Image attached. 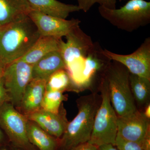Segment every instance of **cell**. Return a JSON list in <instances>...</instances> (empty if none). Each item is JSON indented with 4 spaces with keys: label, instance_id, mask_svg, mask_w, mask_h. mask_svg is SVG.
Returning a JSON list of instances; mask_svg holds the SVG:
<instances>
[{
    "label": "cell",
    "instance_id": "obj_1",
    "mask_svg": "<svg viewBox=\"0 0 150 150\" xmlns=\"http://www.w3.org/2000/svg\"><path fill=\"white\" fill-rule=\"evenodd\" d=\"M40 35L28 16L1 26L0 30V62L6 66L24 56Z\"/></svg>",
    "mask_w": 150,
    "mask_h": 150
},
{
    "label": "cell",
    "instance_id": "obj_2",
    "mask_svg": "<svg viewBox=\"0 0 150 150\" xmlns=\"http://www.w3.org/2000/svg\"><path fill=\"white\" fill-rule=\"evenodd\" d=\"M96 93L81 96L77 100L79 112L67 124L64 134L59 139L58 147L61 150H69L90 139L97 109L100 103Z\"/></svg>",
    "mask_w": 150,
    "mask_h": 150
},
{
    "label": "cell",
    "instance_id": "obj_3",
    "mask_svg": "<svg viewBox=\"0 0 150 150\" xmlns=\"http://www.w3.org/2000/svg\"><path fill=\"white\" fill-rule=\"evenodd\" d=\"M129 70L112 61L102 75L107 84L110 101L118 116L129 115L137 110L129 83Z\"/></svg>",
    "mask_w": 150,
    "mask_h": 150
},
{
    "label": "cell",
    "instance_id": "obj_4",
    "mask_svg": "<svg viewBox=\"0 0 150 150\" xmlns=\"http://www.w3.org/2000/svg\"><path fill=\"white\" fill-rule=\"evenodd\" d=\"M100 14L118 29L131 32L150 23V2L129 0L119 9L99 6Z\"/></svg>",
    "mask_w": 150,
    "mask_h": 150
},
{
    "label": "cell",
    "instance_id": "obj_5",
    "mask_svg": "<svg viewBox=\"0 0 150 150\" xmlns=\"http://www.w3.org/2000/svg\"><path fill=\"white\" fill-rule=\"evenodd\" d=\"M100 86L101 101L96 114L91 137L88 142L98 147L106 144L115 146L118 116L110 102L107 84L102 77Z\"/></svg>",
    "mask_w": 150,
    "mask_h": 150
},
{
    "label": "cell",
    "instance_id": "obj_6",
    "mask_svg": "<svg viewBox=\"0 0 150 150\" xmlns=\"http://www.w3.org/2000/svg\"><path fill=\"white\" fill-rule=\"evenodd\" d=\"M27 119L16 109L10 102L4 103L0 107V126L16 148L25 150H32L26 132Z\"/></svg>",
    "mask_w": 150,
    "mask_h": 150
},
{
    "label": "cell",
    "instance_id": "obj_7",
    "mask_svg": "<svg viewBox=\"0 0 150 150\" xmlns=\"http://www.w3.org/2000/svg\"><path fill=\"white\" fill-rule=\"evenodd\" d=\"M33 67L24 62L16 61L7 65L4 71L2 78L10 102L18 110L26 86L32 79Z\"/></svg>",
    "mask_w": 150,
    "mask_h": 150
},
{
    "label": "cell",
    "instance_id": "obj_8",
    "mask_svg": "<svg viewBox=\"0 0 150 150\" xmlns=\"http://www.w3.org/2000/svg\"><path fill=\"white\" fill-rule=\"evenodd\" d=\"M103 53L111 61L119 62L133 74L150 79V38L148 37L136 51L128 55L115 54L106 49Z\"/></svg>",
    "mask_w": 150,
    "mask_h": 150
},
{
    "label": "cell",
    "instance_id": "obj_9",
    "mask_svg": "<svg viewBox=\"0 0 150 150\" xmlns=\"http://www.w3.org/2000/svg\"><path fill=\"white\" fill-rule=\"evenodd\" d=\"M117 127L119 137L141 146L150 134L149 119L138 110L129 115L118 116Z\"/></svg>",
    "mask_w": 150,
    "mask_h": 150
},
{
    "label": "cell",
    "instance_id": "obj_10",
    "mask_svg": "<svg viewBox=\"0 0 150 150\" xmlns=\"http://www.w3.org/2000/svg\"><path fill=\"white\" fill-rule=\"evenodd\" d=\"M28 16L37 27L40 36H51L59 39L66 36L71 30L79 26L81 23L78 19L67 20L32 10Z\"/></svg>",
    "mask_w": 150,
    "mask_h": 150
},
{
    "label": "cell",
    "instance_id": "obj_11",
    "mask_svg": "<svg viewBox=\"0 0 150 150\" xmlns=\"http://www.w3.org/2000/svg\"><path fill=\"white\" fill-rule=\"evenodd\" d=\"M51 136L57 139L62 137L68 123L66 111L63 104L59 113H54L41 109L24 115Z\"/></svg>",
    "mask_w": 150,
    "mask_h": 150
},
{
    "label": "cell",
    "instance_id": "obj_12",
    "mask_svg": "<svg viewBox=\"0 0 150 150\" xmlns=\"http://www.w3.org/2000/svg\"><path fill=\"white\" fill-rule=\"evenodd\" d=\"M46 81L32 79L26 86L19 110L26 115L41 108L46 92Z\"/></svg>",
    "mask_w": 150,
    "mask_h": 150
},
{
    "label": "cell",
    "instance_id": "obj_13",
    "mask_svg": "<svg viewBox=\"0 0 150 150\" xmlns=\"http://www.w3.org/2000/svg\"><path fill=\"white\" fill-rule=\"evenodd\" d=\"M64 69H66V66L60 51H52L33 65L32 79H39L46 81L56 71Z\"/></svg>",
    "mask_w": 150,
    "mask_h": 150
},
{
    "label": "cell",
    "instance_id": "obj_14",
    "mask_svg": "<svg viewBox=\"0 0 150 150\" xmlns=\"http://www.w3.org/2000/svg\"><path fill=\"white\" fill-rule=\"evenodd\" d=\"M28 1L32 10L64 19L71 13L80 10L77 5L67 4L57 0H28Z\"/></svg>",
    "mask_w": 150,
    "mask_h": 150
},
{
    "label": "cell",
    "instance_id": "obj_15",
    "mask_svg": "<svg viewBox=\"0 0 150 150\" xmlns=\"http://www.w3.org/2000/svg\"><path fill=\"white\" fill-rule=\"evenodd\" d=\"M31 10L28 0H0V26L28 16Z\"/></svg>",
    "mask_w": 150,
    "mask_h": 150
},
{
    "label": "cell",
    "instance_id": "obj_16",
    "mask_svg": "<svg viewBox=\"0 0 150 150\" xmlns=\"http://www.w3.org/2000/svg\"><path fill=\"white\" fill-rule=\"evenodd\" d=\"M61 39L51 36H40L26 54L16 61L34 65L48 53L59 51V41Z\"/></svg>",
    "mask_w": 150,
    "mask_h": 150
},
{
    "label": "cell",
    "instance_id": "obj_17",
    "mask_svg": "<svg viewBox=\"0 0 150 150\" xmlns=\"http://www.w3.org/2000/svg\"><path fill=\"white\" fill-rule=\"evenodd\" d=\"M26 132L29 142L39 150H56L59 141L33 121L28 120Z\"/></svg>",
    "mask_w": 150,
    "mask_h": 150
},
{
    "label": "cell",
    "instance_id": "obj_18",
    "mask_svg": "<svg viewBox=\"0 0 150 150\" xmlns=\"http://www.w3.org/2000/svg\"><path fill=\"white\" fill-rule=\"evenodd\" d=\"M129 79L135 101L140 106L148 104L150 94V79L131 73Z\"/></svg>",
    "mask_w": 150,
    "mask_h": 150
},
{
    "label": "cell",
    "instance_id": "obj_19",
    "mask_svg": "<svg viewBox=\"0 0 150 150\" xmlns=\"http://www.w3.org/2000/svg\"><path fill=\"white\" fill-rule=\"evenodd\" d=\"M73 89L71 80L66 69H61L51 75L46 81V91H56L64 92Z\"/></svg>",
    "mask_w": 150,
    "mask_h": 150
},
{
    "label": "cell",
    "instance_id": "obj_20",
    "mask_svg": "<svg viewBox=\"0 0 150 150\" xmlns=\"http://www.w3.org/2000/svg\"><path fill=\"white\" fill-rule=\"evenodd\" d=\"M67 98L63 92L56 91H46L41 104V108L54 113H58L63 101Z\"/></svg>",
    "mask_w": 150,
    "mask_h": 150
},
{
    "label": "cell",
    "instance_id": "obj_21",
    "mask_svg": "<svg viewBox=\"0 0 150 150\" xmlns=\"http://www.w3.org/2000/svg\"><path fill=\"white\" fill-rule=\"evenodd\" d=\"M80 10L86 12L94 4H99L100 6H104L107 8H116V0H77Z\"/></svg>",
    "mask_w": 150,
    "mask_h": 150
},
{
    "label": "cell",
    "instance_id": "obj_22",
    "mask_svg": "<svg viewBox=\"0 0 150 150\" xmlns=\"http://www.w3.org/2000/svg\"><path fill=\"white\" fill-rule=\"evenodd\" d=\"M115 146L119 150H144L139 144L123 139L118 135L115 139Z\"/></svg>",
    "mask_w": 150,
    "mask_h": 150
},
{
    "label": "cell",
    "instance_id": "obj_23",
    "mask_svg": "<svg viewBox=\"0 0 150 150\" xmlns=\"http://www.w3.org/2000/svg\"><path fill=\"white\" fill-rule=\"evenodd\" d=\"M6 102H10V99L2 78L0 80V107Z\"/></svg>",
    "mask_w": 150,
    "mask_h": 150
},
{
    "label": "cell",
    "instance_id": "obj_24",
    "mask_svg": "<svg viewBox=\"0 0 150 150\" xmlns=\"http://www.w3.org/2000/svg\"><path fill=\"white\" fill-rule=\"evenodd\" d=\"M69 150H98V147L88 142L81 144Z\"/></svg>",
    "mask_w": 150,
    "mask_h": 150
},
{
    "label": "cell",
    "instance_id": "obj_25",
    "mask_svg": "<svg viewBox=\"0 0 150 150\" xmlns=\"http://www.w3.org/2000/svg\"><path fill=\"white\" fill-rule=\"evenodd\" d=\"M115 146L110 144H106L98 146V150H119Z\"/></svg>",
    "mask_w": 150,
    "mask_h": 150
},
{
    "label": "cell",
    "instance_id": "obj_26",
    "mask_svg": "<svg viewBox=\"0 0 150 150\" xmlns=\"http://www.w3.org/2000/svg\"><path fill=\"white\" fill-rule=\"evenodd\" d=\"M145 116L149 119L150 118V105L148 103L146 105V106L145 107V110L144 112H143Z\"/></svg>",
    "mask_w": 150,
    "mask_h": 150
},
{
    "label": "cell",
    "instance_id": "obj_27",
    "mask_svg": "<svg viewBox=\"0 0 150 150\" xmlns=\"http://www.w3.org/2000/svg\"><path fill=\"white\" fill-rule=\"evenodd\" d=\"M6 67L5 65L0 62V80L3 77L4 71Z\"/></svg>",
    "mask_w": 150,
    "mask_h": 150
},
{
    "label": "cell",
    "instance_id": "obj_28",
    "mask_svg": "<svg viewBox=\"0 0 150 150\" xmlns=\"http://www.w3.org/2000/svg\"><path fill=\"white\" fill-rule=\"evenodd\" d=\"M3 134L2 132L1 131V129H0V142H1L2 140H3Z\"/></svg>",
    "mask_w": 150,
    "mask_h": 150
},
{
    "label": "cell",
    "instance_id": "obj_29",
    "mask_svg": "<svg viewBox=\"0 0 150 150\" xmlns=\"http://www.w3.org/2000/svg\"><path fill=\"white\" fill-rule=\"evenodd\" d=\"M13 150H22V149H19V148L16 147V148H14V149H13Z\"/></svg>",
    "mask_w": 150,
    "mask_h": 150
},
{
    "label": "cell",
    "instance_id": "obj_30",
    "mask_svg": "<svg viewBox=\"0 0 150 150\" xmlns=\"http://www.w3.org/2000/svg\"><path fill=\"white\" fill-rule=\"evenodd\" d=\"M0 150H7V149H6V148H3V149H0Z\"/></svg>",
    "mask_w": 150,
    "mask_h": 150
},
{
    "label": "cell",
    "instance_id": "obj_31",
    "mask_svg": "<svg viewBox=\"0 0 150 150\" xmlns=\"http://www.w3.org/2000/svg\"><path fill=\"white\" fill-rule=\"evenodd\" d=\"M129 1V0H120V1Z\"/></svg>",
    "mask_w": 150,
    "mask_h": 150
},
{
    "label": "cell",
    "instance_id": "obj_32",
    "mask_svg": "<svg viewBox=\"0 0 150 150\" xmlns=\"http://www.w3.org/2000/svg\"><path fill=\"white\" fill-rule=\"evenodd\" d=\"M1 26H0V30H1Z\"/></svg>",
    "mask_w": 150,
    "mask_h": 150
}]
</instances>
